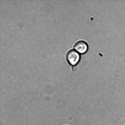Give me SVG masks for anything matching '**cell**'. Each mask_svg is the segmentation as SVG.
Returning a JSON list of instances; mask_svg holds the SVG:
<instances>
[{"label": "cell", "instance_id": "7a4b0ae2", "mask_svg": "<svg viewBox=\"0 0 125 125\" xmlns=\"http://www.w3.org/2000/svg\"><path fill=\"white\" fill-rule=\"evenodd\" d=\"M74 48L78 53L84 54L87 51L88 46V44L85 42L80 40L77 42L75 44Z\"/></svg>", "mask_w": 125, "mask_h": 125}, {"label": "cell", "instance_id": "6da1fadb", "mask_svg": "<svg viewBox=\"0 0 125 125\" xmlns=\"http://www.w3.org/2000/svg\"><path fill=\"white\" fill-rule=\"evenodd\" d=\"M66 57L68 63L72 66L76 65L80 59L79 53L74 50H69L66 54Z\"/></svg>", "mask_w": 125, "mask_h": 125}]
</instances>
